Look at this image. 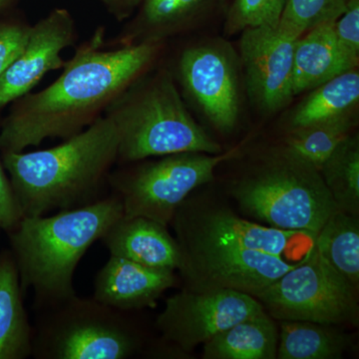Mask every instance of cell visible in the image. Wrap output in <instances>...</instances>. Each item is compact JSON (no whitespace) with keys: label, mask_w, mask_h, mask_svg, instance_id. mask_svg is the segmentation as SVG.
I'll list each match as a JSON object with an SVG mask.
<instances>
[{"label":"cell","mask_w":359,"mask_h":359,"mask_svg":"<svg viewBox=\"0 0 359 359\" xmlns=\"http://www.w3.org/2000/svg\"><path fill=\"white\" fill-rule=\"evenodd\" d=\"M110 256L150 268L178 271L181 252L168 226L154 219L123 215L101 238Z\"/></svg>","instance_id":"16"},{"label":"cell","mask_w":359,"mask_h":359,"mask_svg":"<svg viewBox=\"0 0 359 359\" xmlns=\"http://www.w3.org/2000/svg\"><path fill=\"white\" fill-rule=\"evenodd\" d=\"M278 359H339L351 344L334 325L302 320L278 321Z\"/></svg>","instance_id":"21"},{"label":"cell","mask_w":359,"mask_h":359,"mask_svg":"<svg viewBox=\"0 0 359 359\" xmlns=\"http://www.w3.org/2000/svg\"><path fill=\"white\" fill-rule=\"evenodd\" d=\"M75 37L74 20L65 9L32 26L25 49L0 77V110L30 93L47 72L63 68L61 52L74 43Z\"/></svg>","instance_id":"14"},{"label":"cell","mask_w":359,"mask_h":359,"mask_svg":"<svg viewBox=\"0 0 359 359\" xmlns=\"http://www.w3.org/2000/svg\"><path fill=\"white\" fill-rule=\"evenodd\" d=\"M22 217L76 209L101 199L118 161V136L106 116L55 147L1 153Z\"/></svg>","instance_id":"2"},{"label":"cell","mask_w":359,"mask_h":359,"mask_svg":"<svg viewBox=\"0 0 359 359\" xmlns=\"http://www.w3.org/2000/svg\"><path fill=\"white\" fill-rule=\"evenodd\" d=\"M358 292L313 244L304 259L256 299L275 320L355 327L359 320Z\"/></svg>","instance_id":"8"},{"label":"cell","mask_w":359,"mask_h":359,"mask_svg":"<svg viewBox=\"0 0 359 359\" xmlns=\"http://www.w3.org/2000/svg\"><path fill=\"white\" fill-rule=\"evenodd\" d=\"M179 248L178 271L185 289L190 290H231L257 297L297 263L256 250Z\"/></svg>","instance_id":"11"},{"label":"cell","mask_w":359,"mask_h":359,"mask_svg":"<svg viewBox=\"0 0 359 359\" xmlns=\"http://www.w3.org/2000/svg\"><path fill=\"white\" fill-rule=\"evenodd\" d=\"M349 2L351 0H287L278 28L299 39L316 26L335 22Z\"/></svg>","instance_id":"26"},{"label":"cell","mask_w":359,"mask_h":359,"mask_svg":"<svg viewBox=\"0 0 359 359\" xmlns=\"http://www.w3.org/2000/svg\"><path fill=\"white\" fill-rule=\"evenodd\" d=\"M33 328L23 306L20 273L11 250L0 254V359L32 356Z\"/></svg>","instance_id":"17"},{"label":"cell","mask_w":359,"mask_h":359,"mask_svg":"<svg viewBox=\"0 0 359 359\" xmlns=\"http://www.w3.org/2000/svg\"><path fill=\"white\" fill-rule=\"evenodd\" d=\"M353 118L290 130L283 141V151L308 163L320 171L323 163L351 134Z\"/></svg>","instance_id":"24"},{"label":"cell","mask_w":359,"mask_h":359,"mask_svg":"<svg viewBox=\"0 0 359 359\" xmlns=\"http://www.w3.org/2000/svg\"><path fill=\"white\" fill-rule=\"evenodd\" d=\"M212 0H145L135 37L160 42L204 13ZM139 42V43H140Z\"/></svg>","instance_id":"25"},{"label":"cell","mask_w":359,"mask_h":359,"mask_svg":"<svg viewBox=\"0 0 359 359\" xmlns=\"http://www.w3.org/2000/svg\"><path fill=\"white\" fill-rule=\"evenodd\" d=\"M348 70L335 39L334 22L316 26L295 42L294 95L311 91Z\"/></svg>","instance_id":"18"},{"label":"cell","mask_w":359,"mask_h":359,"mask_svg":"<svg viewBox=\"0 0 359 359\" xmlns=\"http://www.w3.org/2000/svg\"><path fill=\"white\" fill-rule=\"evenodd\" d=\"M276 27L249 28L243 32L240 49L248 92L266 113L287 107L294 97L295 42Z\"/></svg>","instance_id":"13"},{"label":"cell","mask_w":359,"mask_h":359,"mask_svg":"<svg viewBox=\"0 0 359 359\" xmlns=\"http://www.w3.org/2000/svg\"><path fill=\"white\" fill-rule=\"evenodd\" d=\"M32 26L18 20H0V77L25 49Z\"/></svg>","instance_id":"29"},{"label":"cell","mask_w":359,"mask_h":359,"mask_svg":"<svg viewBox=\"0 0 359 359\" xmlns=\"http://www.w3.org/2000/svg\"><path fill=\"white\" fill-rule=\"evenodd\" d=\"M337 46L349 69H355L359 59V0H351L334 22Z\"/></svg>","instance_id":"28"},{"label":"cell","mask_w":359,"mask_h":359,"mask_svg":"<svg viewBox=\"0 0 359 359\" xmlns=\"http://www.w3.org/2000/svg\"><path fill=\"white\" fill-rule=\"evenodd\" d=\"M173 224L179 247L238 248L283 257L302 231H283L238 216L228 205L204 202L191 194L175 212Z\"/></svg>","instance_id":"9"},{"label":"cell","mask_w":359,"mask_h":359,"mask_svg":"<svg viewBox=\"0 0 359 359\" xmlns=\"http://www.w3.org/2000/svg\"><path fill=\"white\" fill-rule=\"evenodd\" d=\"M102 34L78 49L48 87L14 101L0 125V153L23 152L46 139L63 140L83 131L130 84L145 74L160 42L103 50Z\"/></svg>","instance_id":"1"},{"label":"cell","mask_w":359,"mask_h":359,"mask_svg":"<svg viewBox=\"0 0 359 359\" xmlns=\"http://www.w3.org/2000/svg\"><path fill=\"white\" fill-rule=\"evenodd\" d=\"M123 215L121 202L112 194L51 216L22 217L7 233L21 289L32 290L35 308L41 311L76 295L80 259Z\"/></svg>","instance_id":"3"},{"label":"cell","mask_w":359,"mask_h":359,"mask_svg":"<svg viewBox=\"0 0 359 359\" xmlns=\"http://www.w3.org/2000/svg\"><path fill=\"white\" fill-rule=\"evenodd\" d=\"M287 0H233L226 30L229 34L249 28L276 27L280 25Z\"/></svg>","instance_id":"27"},{"label":"cell","mask_w":359,"mask_h":359,"mask_svg":"<svg viewBox=\"0 0 359 359\" xmlns=\"http://www.w3.org/2000/svg\"><path fill=\"white\" fill-rule=\"evenodd\" d=\"M313 244L327 263L358 290V216L337 210L323 224Z\"/></svg>","instance_id":"22"},{"label":"cell","mask_w":359,"mask_h":359,"mask_svg":"<svg viewBox=\"0 0 359 359\" xmlns=\"http://www.w3.org/2000/svg\"><path fill=\"white\" fill-rule=\"evenodd\" d=\"M128 311L76 295L43 309L33 330L39 359H127L143 348Z\"/></svg>","instance_id":"6"},{"label":"cell","mask_w":359,"mask_h":359,"mask_svg":"<svg viewBox=\"0 0 359 359\" xmlns=\"http://www.w3.org/2000/svg\"><path fill=\"white\" fill-rule=\"evenodd\" d=\"M176 283L175 271L110 256L97 273L93 297L111 308L132 313L155 308L161 295Z\"/></svg>","instance_id":"15"},{"label":"cell","mask_w":359,"mask_h":359,"mask_svg":"<svg viewBox=\"0 0 359 359\" xmlns=\"http://www.w3.org/2000/svg\"><path fill=\"white\" fill-rule=\"evenodd\" d=\"M359 101V74L346 71L313 89L308 98L295 108L292 130L353 118Z\"/></svg>","instance_id":"20"},{"label":"cell","mask_w":359,"mask_h":359,"mask_svg":"<svg viewBox=\"0 0 359 359\" xmlns=\"http://www.w3.org/2000/svg\"><path fill=\"white\" fill-rule=\"evenodd\" d=\"M231 194L243 212L266 226L314 238L339 210L320 171L280 148L243 175Z\"/></svg>","instance_id":"5"},{"label":"cell","mask_w":359,"mask_h":359,"mask_svg":"<svg viewBox=\"0 0 359 359\" xmlns=\"http://www.w3.org/2000/svg\"><path fill=\"white\" fill-rule=\"evenodd\" d=\"M278 325L266 311L238 321L203 344L205 359H275Z\"/></svg>","instance_id":"19"},{"label":"cell","mask_w":359,"mask_h":359,"mask_svg":"<svg viewBox=\"0 0 359 359\" xmlns=\"http://www.w3.org/2000/svg\"><path fill=\"white\" fill-rule=\"evenodd\" d=\"M104 113L115 126L123 163L184 152L222 153L221 145L188 112L165 71L142 75Z\"/></svg>","instance_id":"4"},{"label":"cell","mask_w":359,"mask_h":359,"mask_svg":"<svg viewBox=\"0 0 359 359\" xmlns=\"http://www.w3.org/2000/svg\"><path fill=\"white\" fill-rule=\"evenodd\" d=\"M1 125V117H0ZM22 219L20 207L16 202L13 187L6 175V168L0 155V230L11 231Z\"/></svg>","instance_id":"30"},{"label":"cell","mask_w":359,"mask_h":359,"mask_svg":"<svg viewBox=\"0 0 359 359\" xmlns=\"http://www.w3.org/2000/svg\"><path fill=\"white\" fill-rule=\"evenodd\" d=\"M263 311L256 297L244 292L184 289L167 299L155 327L165 341L191 353L238 321Z\"/></svg>","instance_id":"10"},{"label":"cell","mask_w":359,"mask_h":359,"mask_svg":"<svg viewBox=\"0 0 359 359\" xmlns=\"http://www.w3.org/2000/svg\"><path fill=\"white\" fill-rule=\"evenodd\" d=\"M116 1L122 2V4H127V6H134L139 0H116Z\"/></svg>","instance_id":"31"},{"label":"cell","mask_w":359,"mask_h":359,"mask_svg":"<svg viewBox=\"0 0 359 359\" xmlns=\"http://www.w3.org/2000/svg\"><path fill=\"white\" fill-rule=\"evenodd\" d=\"M236 155L237 150L162 156L158 161L111 172L108 187L121 202L126 216L145 217L169 226L182 203L212 181L221 163Z\"/></svg>","instance_id":"7"},{"label":"cell","mask_w":359,"mask_h":359,"mask_svg":"<svg viewBox=\"0 0 359 359\" xmlns=\"http://www.w3.org/2000/svg\"><path fill=\"white\" fill-rule=\"evenodd\" d=\"M13 1V0H0V11H2V9L6 8L7 6H8L11 2Z\"/></svg>","instance_id":"32"},{"label":"cell","mask_w":359,"mask_h":359,"mask_svg":"<svg viewBox=\"0 0 359 359\" xmlns=\"http://www.w3.org/2000/svg\"><path fill=\"white\" fill-rule=\"evenodd\" d=\"M320 173L337 209L359 214V140L349 135L320 167Z\"/></svg>","instance_id":"23"},{"label":"cell","mask_w":359,"mask_h":359,"mask_svg":"<svg viewBox=\"0 0 359 359\" xmlns=\"http://www.w3.org/2000/svg\"><path fill=\"white\" fill-rule=\"evenodd\" d=\"M223 41L189 47L179 60L184 89L210 123L224 133L235 129L240 116L237 60Z\"/></svg>","instance_id":"12"}]
</instances>
